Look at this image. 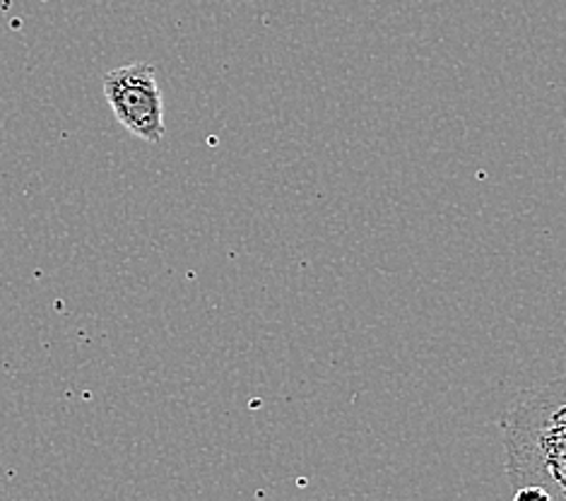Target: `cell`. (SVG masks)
<instances>
[{"label":"cell","instance_id":"6da1fadb","mask_svg":"<svg viewBox=\"0 0 566 501\" xmlns=\"http://www.w3.org/2000/svg\"><path fill=\"white\" fill-rule=\"evenodd\" d=\"M564 396L566 376L528 393L502 419L509 480L543 487L552 501L566 499V417L552 415Z\"/></svg>","mask_w":566,"mask_h":501},{"label":"cell","instance_id":"7a4b0ae2","mask_svg":"<svg viewBox=\"0 0 566 501\" xmlns=\"http://www.w3.org/2000/svg\"><path fill=\"white\" fill-rule=\"evenodd\" d=\"M104 97L130 135L153 145L165 138V106L150 63H130L106 73Z\"/></svg>","mask_w":566,"mask_h":501},{"label":"cell","instance_id":"3957f363","mask_svg":"<svg viewBox=\"0 0 566 501\" xmlns=\"http://www.w3.org/2000/svg\"><path fill=\"white\" fill-rule=\"evenodd\" d=\"M514 501H552V497L547 490H543V487L523 484V487H516Z\"/></svg>","mask_w":566,"mask_h":501},{"label":"cell","instance_id":"277c9868","mask_svg":"<svg viewBox=\"0 0 566 501\" xmlns=\"http://www.w3.org/2000/svg\"><path fill=\"white\" fill-rule=\"evenodd\" d=\"M552 415H555V417H564L566 415V396L555 405V410H552Z\"/></svg>","mask_w":566,"mask_h":501},{"label":"cell","instance_id":"5b68a950","mask_svg":"<svg viewBox=\"0 0 566 501\" xmlns=\"http://www.w3.org/2000/svg\"><path fill=\"white\" fill-rule=\"evenodd\" d=\"M564 501H566V499H564Z\"/></svg>","mask_w":566,"mask_h":501}]
</instances>
